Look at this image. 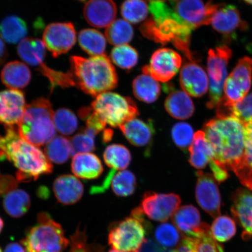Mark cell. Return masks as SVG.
Here are the masks:
<instances>
[{"label":"cell","mask_w":252,"mask_h":252,"mask_svg":"<svg viewBox=\"0 0 252 252\" xmlns=\"http://www.w3.org/2000/svg\"><path fill=\"white\" fill-rule=\"evenodd\" d=\"M134 31L131 25L126 20L119 19L107 28L105 35L107 40L115 46L125 45L133 39Z\"/></svg>","instance_id":"obj_37"},{"label":"cell","mask_w":252,"mask_h":252,"mask_svg":"<svg viewBox=\"0 0 252 252\" xmlns=\"http://www.w3.org/2000/svg\"><path fill=\"white\" fill-rule=\"evenodd\" d=\"M182 62L181 56L174 50L160 49L153 53L149 65H145L142 70L157 81L165 83L178 73Z\"/></svg>","instance_id":"obj_12"},{"label":"cell","mask_w":252,"mask_h":252,"mask_svg":"<svg viewBox=\"0 0 252 252\" xmlns=\"http://www.w3.org/2000/svg\"><path fill=\"white\" fill-rule=\"evenodd\" d=\"M151 1H153V0H151ZM159 1H165V0H159Z\"/></svg>","instance_id":"obj_55"},{"label":"cell","mask_w":252,"mask_h":252,"mask_svg":"<svg viewBox=\"0 0 252 252\" xmlns=\"http://www.w3.org/2000/svg\"><path fill=\"white\" fill-rule=\"evenodd\" d=\"M70 244L68 252H103L104 250V248L99 244H88L86 231H81L78 228L71 236Z\"/></svg>","instance_id":"obj_46"},{"label":"cell","mask_w":252,"mask_h":252,"mask_svg":"<svg viewBox=\"0 0 252 252\" xmlns=\"http://www.w3.org/2000/svg\"><path fill=\"white\" fill-rule=\"evenodd\" d=\"M3 227H4V222L1 217H0V233L1 232Z\"/></svg>","instance_id":"obj_51"},{"label":"cell","mask_w":252,"mask_h":252,"mask_svg":"<svg viewBox=\"0 0 252 252\" xmlns=\"http://www.w3.org/2000/svg\"><path fill=\"white\" fill-rule=\"evenodd\" d=\"M28 33L26 23L16 15L5 17L0 23V36L2 39L9 44L21 42Z\"/></svg>","instance_id":"obj_30"},{"label":"cell","mask_w":252,"mask_h":252,"mask_svg":"<svg viewBox=\"0 0 252 252\" xmlns=\"http://www.w3.org/2000/svg\"><path fill=\"white\" fill-rule=\"evenodd\" d=\"M76 40V31L71 23L50 24L43 32V42L54 58L67 53Z\"/></svg>","instance_id":"obj_13"},{"label":"cell","mask_w":252,"mask_h":252,"mask_svg":"<svg viewBox=\"0 0 252 252\" xmlns=\"http://www.w3.org/2000/svg\"><path fill=\"white\" fill-rule=\"evenodd\" d=\"M0 252H2V250H1V248H0Z\"/></svg>","instance_id":"obj_56"},{"label":"cell","mask_w":252,"mask_h":252,"mask_svg":"<svg viewBox=\"0 0 252 252\" xmlns=\"http://www.w3.org/2000/svg\"><path fill=\"white\" fill-rule=\"evenodd\" d=\"M200 232L194 236H184L175 252H220V245L213 238L210 226L203 223Z\"/></svg>","instance_id":"obj_23"},{"label":"cell","mask_w":252,"mask_h":252,"mask_svg":"<svg viewBox=\"0 0 252 252\" xmlns=\"http://www.w3.org/2000/svg\"><path fill=\"white\" fill-rule=\"evenodd\" d=\"M8 51L5 45L4 40L0 37V66L4 64L7 59Z\"/></svg>","instance_id":"obj_49"},{"label":"cell","mask_w":252,"mask_h":252,"mask_svg":"<svg viewBox=\"0 0 252 252\" xmlns=\"http://www.w3.org/2000/svg\"><path fill=\"white\" fill-rule=\"evenodd\" d=\"M252 80V59L246 56L239 60L226 78L224 94L220 102L229 105L241 101L251 89Z\"/></svg>","instance_id":"obj_10"},{"label":"cell","mask_w":252,"mask_h":252,"mask_svg":"<svg viewBox=\"0 0 252 252\" xmlns=\"http://www.w3.org/2000/svg\"><path fill=\"white\" fill-rule=\"evenodd\" d=\"M25 95L18 90H8L0 92V124L6 127L18 125L23 118L25 108Z\"/></svg>","instance_id":"obj_17"},{"label":"cell","mask_w":252,"mask_h":252,"mask_svg":"<svg viewBox=\"0 0 252 252\" xmlns=\"http://www.w3.org/2000/svg\"><path fill=\"white\" fill-rule=\"evenodd\" d=\"M70 68L66 72L53 70L43 64L38 69L48 78L52 89L56 87H75L90 95L96 97L118 86V74L105 55L84 58L72 56Z\"/></svg>","instance_id":"obj_2"},{"label":"cell","mask_w":252,"mask_h":252,"mask_svg":"<svg viewBox=\"0 0 252 252\" xmlns=\"http://www.w3.org/2000/svg\"><path fill=\"white\" fill-rule=\"evenodd\" d=\"M113 132L111 129L108 128L104 130L103 134V141L105 143H108L109 141L112 140L113 137Z\"/></svg>","instance_id":"obj_50"},{"label":"cell","mask_w":252,"mask_h":252,"mask_svg":"<svg viewBox=\"0 0 252 252\" xmlns=\"http://www.w3.org/2000/svg\"><path fill=\"white\" fill-rule=\"evenodd\" d=\"M134 96L141 101L151 103L156 102L160 94L158 82L148 74L138 76L133 83Z\"/></svg>","instance_id":"obj_31"},{"label":"cell","mask_w":252,"mask_h":252,"mask_svg":"<svg viewBox=\"0 0 252 252\" xmlns=\"http://www.w3.org/2000/svg\"><path fill=\"white\" fill-rule=\"evenodd\" d=\"M217 107V117L233 116L241 121L252 123V92L241 101L234 104L220 102Z\"/></svg>","instance_id":"obj_32"},{"label":"cell","mask_w":252,"mask_h":252,"mask_svg":"<svg viewBox=\"0 0 252 252\" xmlns=\"http://www.w3.org/2000/svg\"><path fill=\"white\" fill-rule=\"evenodd\" d=\"M78 1H81V2H84V1H86V0H78Z\"/></svg>","instance_id":"obj_54"},{"label":"cell","mask_w":252,"mask_h":252,"mask_svg":"<svg viewBox=\"0 0 252 252\" xmlns=\"http://www.w3.org/2000/svg\"><path fill=\"white\" fill-rule=\"evenodd\" d=\"M0 151L18 170L20 181L36 180L52 172L53 165L38 147L23 139L13 127H6L0 135Z\"/></svg>","instance_id":"obj_4"},{"label":"cell","mask_w":252,"mask_h":252,"mask_svg":"<svg viewBox=\"0 0 252 252\" xmlns=\"http://www.w3.org/2000/svg\"><path fill=\"white\" fill-rule=\"evenodd\" d=\"M189 162L194 168L201 169L210 165L214 160V153L212 146L207 141L203 131H198L190 149Z\"/></svg>","instance_id":"obj_25"},{"label":"cell","mask_w":252,"mask_h":252,"mask_svg":"<svg viewBox=\"0 0 252 252\" xmlns=\"http://www.w3.org/2000/svg\"><path fill=\"white\" fill-rule=\"evenodd\" d=\"M103 158L109 168L121 171L130 165L131 155L127 147L121 144H112L104 151Z\"/></svg>","instance_id":"obj_36"},{"label":"cell","mask_w":252,"mask_h":252,"mask_svg":"<svg viewBox=\"0 0 252 252\" xmlns=\"http://www.w3.org/2000/svg\"><path fill=\"white\" fill-rule=\"evenodd\" d=\"M181 203V198L178 194L147 191L143 195L140 207L150 219L163 222L171 218Z\"/></svg>","instance_id":"obj_11"},{"label":"cell","mask_w":252,"mask_h":252,"mask_svg":"<svg viewBox=\"0 0 252 252\" xmlns=\"http://www.w3.org/2000/svg\"><path fill=\"white\" fill-rule=\"evenodd\" d=\"M31 76L27 64L18 61L8 63L1 72L2 83L11 90L23 89L30 84Z\"/></svg>","instance_id":"obj_26"},{"label":"cell","mask_w":252,"mask_h":252,"mask_svg":"<svg viewBox=\"0 0 252 252\" xmlns=\"http://www.w3.org/2000/svg\"><path fill=\"white\" fill-rule=\"evenodd\" d=\"M0 154H3L2 152H1V151H0Z\"/></svg>","instance_id":"obj_57"},{"label":"cell","mask_w":252,"mask_h":252,"mask_svg":"<svg viewBox=\"0 0 252 252\" xmlns=\"http://www.w3.org/2000/svg\"><path fill=\"white\" fill-rule=\"evenodd\" d=\"M118 9L113 0H89L85 5L84 16L93 27L108 28L115 21Z\"/></svg>","instance_id":"obj_19"},{"label":"cell","mask_w":252,"mask_h":252,"mask_svg":"<svg viewBox=\"0 0 252 252\" xmlns=\"http://www.w3.org/2000/svg\"><path fill=\"white\" fill-rule=\"evenodd\" d=\"M91 108L106 125L113 127H120L139 115V110L133 99L111 92L97 95Z\"/></svg>","instance_id":"obj_8"},{"label":"cell","mask_w":252,"mask_h":252,"mask_svg":"<svg viewBox=\"0 0 252 252\" xmlns=\"http://www.w3.org/2000/svg\"><path fill=\"white\" fill-rule=\"evenodd\" d=\"M149 8L144 0H126L121 7V14L128 23L138 24L146 18Z\"/></svg>","instance_id":"obj_39"},{"label":"cell","mask_w":252,"mask_h":252,"mask_svg":"<svg viewBox=\"0 0 252 252\" xmlns=\"http://www.w3.org/2000/svg\"><path fill=\"white\" fill-rule=\"evenodd\" d=\"M175 4L176 14L193 30L210 24L220 5L213 4L212 0L206 4L202 0H178Z\"/></svg>","instance_id":"obj_14"},{"label":"cell","mask_w":252,"mask_h":252,"mask_svg":"<svg viewBox=\"0 0 252 252\" xmlns=\"http://www.w3.org/2000/svg\"><path fill=\"white\" fill-rule=\"evenodd\" d=\"M45 154L50 162L63 164L72 156L70 140L62 135H56L46 144Z\"/></svg>","instance_id":"obj_34"},{"label":"cell","mask_w":252,"mask_h":252,"mask_svg":"<svg viewBox=\"0 0 252 252\" xmlns=\"http://www.w3.org/2000/svg\"><path fill=\"white\" fill-rule=\"evenodd\" d=\"M149 8L152 17L142 25V34L162 45L172 43L184 53L189 61H193L194 57L190 50V37L193 30L174 9L162 1H151Z\"/></svg>","instance_id":"obj_3"},{"label":"cell","mask_w":252,"mask_h":252,"mask_svg":"<svg viewBox=\"0 0 252 252\" xmlns=\"http://www.w3.org/2000/svg\"><path fill=\"white\" fill-rule=\"evenodd\" d=\"M165 108L172 117L179 120L190 118L194 112V104L190 96L181 91L169 94L165 100Z\"/></svg>","instance_id":"obj_28"},{"label":"cell","mask_w":252,"mask_h":252,"mask_svg":"<svg viewBox=\"0 0 252 252\" xmlns=\"http://www.w3.org/2000/svg\"><path fill=\"white\" fill-rule=\"evenodd\" d=\"M194 135L193 128L187 123H178L172 128L171 136L173 143L182 150L187 151L190 149Z\"/></svg>","instance_id":"obj_45"},{"label":"cell","mask_w":252,"mask_h":252,"mask_svg":"<svg viewBox=\"0 0 252 252\" xmlns=\"http://www.w3.org/2000/svg\"><path fill=\"white\" fill-rule=\"evenodd\" d=\"M172 217L174 225L185 236H194L202 227L199 211L193 205L179 207Z\"/></svg>","instance_id":"obj_24"},{"label":"cell","mask_w":252,"mask_h":252,"mask_svg":"<svg viewBox=\"0 0 252 252\" xmlns=\"http://www.w3.org/2000/svg\"><path fill=\"white\" fill-rule=\"evenodd\" d=\"M211 234L217 242H225L231 239L236 234L234 220L226 216L217 217L210 227Z\"/></svg>","instance_id":"obj_41"},{"label":"cell","mask_w":252,"mask_h":252,"mask_svg":"<svg viewBox=\"0 0 252 252\" xmlns=\"http://www.w3.org/2000/svg\"><path fill=\"white\" fill-rule=\"evenodd\" d=\"M96 135L94 131L86 127L81 133L72 137L70 139L72 146V156L92 152L95 149L94 138Z\"/></svg>","instance_id":"obj_44"},{"label":"cell","mask_w":252,"mask_h":252,"mask_svg":"<svg viewBox=\"0 0 252 252\" xmlns=\"http://www.w3.org/2000/svg\"><path fill=\"white\" fill-rule=\"evenodd\" d=\"M232 51L225 45L209 50L207 58V72L209 81V97L207 103L209 109L218 105L223 96V87L228 76V65Z\"/></svg>","instance_id":"obj_9"},{"label":"cell","mask_w":252,"mask_h":252,"mask_svg":"<svg viewBox=\"0 0 252 252\" xmlns=\"http://www.w3.org/2000/svg\"><path fill=\"white\" fill-rule=\"evenodd\" d=\"M231 213L236 222L243 229L242 238H252V193L239 189L232 197Z\"/></svg>","instance_id":"obj_20"},{"label":"cell","mask_w":252,"mask_h":252,"mask_svg":"<svg viewBox=\"0 0 252 252\" xmlns=\"http://www.w3.org/2000/svg\"><path fill=\"white\" fill-rule=\"evenodd\" d=\"M53 191L59 203L64 205L76 203L84 193V187L76 176H59L53 184Z\"/></svg>","instance_id":"obj_22"},{"label":"cell","mask_w":252,"mask_h":252,"mask_svg":"<svg viewBox=\"0 0 252 252\" xmlns=\"http://www.w3.org/2000/svg\"><path fill=\"white\" fill-rule=\"evenodd\" d=\"M110 185L116 196H129L134 193L136 189V178L133 172L124 170L113 176Z\"/></svg>","instance_id":"obj_38"},{"label":"cell","mask_w":252,"mask_h":252,"mask_svg":"<svg viewBox=\"0 0 252 252\" xmlns=\"http://www.w3.org/2000/svg\"><path fill=\"white\" fill-rule=\"evenodd\" d=\"M111 59L118 67L130 70L137 64L138 55L133 47L125 45L116 46L112 50Z\"/></svg>","instance_id":"obj_42"},{"label":"cell","mask_w":252,"mask_h":252,"mask_svg":"<svg viewBox=\"0 0 252 252\" xmlns=\"http://www.w3.org/2000/svg\"><path fill=\"white\" fill-rule=\"evenodd\" d=\"M244 1L248 3V4L252 5V0H244Z\"/></svg>","instance_id":"obj_52"},{"label":"cell","mask_w":252,"mask_h":252,"mask_svg":"<svg viewBox=\"0 0 252 252\" xmlns=\"http://www.w3.org/2000/svg\"><path fill=\"white\" fill-rule=\"evenodd\" d=\"M4 252H28L23 244L13 242L8 244L5 249Z\"/></svg>","instance_id":"obj_48"},{"label":"cell","mask_w":252,"mask_h":252,"mask_svg":"<svg viewBox=\"0 0 252 252\" xmlns=\"http://www.w3.org/2000/svg\"><path fill=\"white\" fill-rule=\"evenodd\" d=\"M54 122L56 130L63 135L73 134L78 128L77 116L68 109L57 110L55 112Z\"/></svg>","instance_id":"obj_43"},{"label":"cell","mask_w":252,"mask_h":252,"mask_svg":"<svg viewBox=\"0 0 252 252\" xmlns=\"http://www.w3.org/2000/svg\"><path fill=\"white\" fill-rule=\"evenodd\" d=\"M120 128L129 143L138 147L149 146L155 133L153 122H145L136 118L125 123Z\"/></svg>","instance_id":"obj_21"},{"label":"cell","mask_w":252,"mask_h":252,"mask_svg":"<svg viewBox=\"0 0 252 252\" xmlns=\"http://www.w3.org/2000/svg\"><path fill=\"white\" fill-rule=\"evenodd\" d=\"M37 223L22 241L28 252H64L70 241L64 230L47 213L37 215Z\"/></svg>","instance_id":"obj_6"},{"label":"cell","mask_w":252,"mask_h":252,"mask_svg":"<svg viewBox=\"0 0 252 252\" xmlns=\"http://www.w3.org/2000/svg\"><path fill=\"white\" fill-rule=\"evenodd\" d=\"M140 207L132 211L130 217L112 225L108 235L113 250L123 252H139L146 239L150 225Z\"/></svg>","instance_id":"obj_7"},{"label":"cell","mask_w":252,"mask_h":252,"mask_svg":"<svg viewBox=\"0 0 252 252\" xmlns=\"http://www.w3.org/2000/svg\"><path fill=\"white\" fill-rule=\"evenodd\" d=\"M213 29L231 40L238 31H247L248 25L242 20L240 12L234 5L220 4L211 21Z\"/></svg>","instance_id":"obj_16"},{"label":"cell","mask_w":252,"mask_h":252,"mask_svg":"<svg viewBox=\"0 0 252 252\" xmlns=\"http://www.w3.org/2000/svg\"><path fill=\"white\" fill-rule=\"evenodd\" d=\"M55 112L51 103L45 97L34 100L27 105L18 124V133L25 140L39 147L55 137Z\"/></svg>","instance_id":"obj_5"},{"label":"cell","mask_w":252,"mask_h":252,"mask_svg":"<svg viewBox=\"0 0 252 252\" xmlns=\"http://www.w3.org/2000/svg\"><path fill=\"white\" fill-rule=\"evenodd\" d=\"M108 252H120L118 251H116L114 250H110Z\"/></svg>","instance_id":"obj_53"},{"label":"cell","mask_w":252,"mask_h":252,"mask_svg":"<svg viewBox=\"0 0 252 252\" xmlns=\"http://www.w3.org/2000/svg\"><path fill=\"white\" fill-rule=\"evenodd\" d=\"M81 48L88 55L97 56L104 55L106 46L105 37L100 32L94 29L82 30L78 34Z\"/></svg>","instance_id":"obj_35"},{"label":"cell","mask_w":252,"mask_h":252,"mask_svg":"<svg viewBox=\"0 0 252 252\" xmlns=\"http://www.w3.org/2000/svg\"><path fill=\"white\" fill-rule=\"evenodd\" d=\"M139 252H175V250H168L152 239H147Z\"/></svg>","instance_id":"obj_47"},{"label":"cell","mask_w":252,"mask_h":252,"mask_svg":"<svg viewBox=\"0 0 252 252\" xmlns=\"http://www.w3.org/2000/svg\"><path fill=\"white\" fill-rule=\"evenodd\" d=\"M31 203L30 195L21 189L9 191L3 200L5 212L13 218H20L24 216L29 210Z\"/></svg>","instance_id":"obj_33"},{"label":"cell","mask_w":252,"mask_h":252,"mask_svg":"<svg viewBox=\"0 0 252 252\" xmlns=\"http://www.w3.org/2000/svg\"><path fill=\"white\" fill-rule=\"evenodd\" d=\"M155 237L159 245L168 249L180 245L184 235L174 225L163 223L156 229Z\"/></svg>","instance_id":"obj_40"},{"label":"cell","mask_w":252,"mask_h":252,"mask_svg":"<svg viewBox=\"0 0 252 252\" xmlns=\"http://www.w3.org/2000/svg\"><path fill=\"white\" fill-rule=\"evenodd\" d=\"M196 198L198 204L213 218L220 216L221 199L216 180L213 174L198 171Z\"/></svg>","instance_id":"obj_15"},{"label":"cell","mask_w":252,"mask_h":252,"mask_svg":"<svg viewBox=\"0 0 252 252\" xmlns=\"http://www.w3.org/2000/svg\"><path fill=\"white\" fill-rule=\"evenodd\" d=\"M43 41L33 37L25 38L19 43L17 53L27 64L34 67H41L44 63L46 50Z\"/></svg>","instance_id":"obj_29"},{"label":"cell","mask_w":252,"mask_h":252,"mask_svg":"<svg viewBox=\"0 0 252 252\" xmlns=\"http://www.w3.org/2000/svg\"><path fill=\"white\" fill-rule=\"evenodd\" d=\"M75 176L84 179H96L101 175L103 168L99 158L91 153L78 154L71 162Z\"/></svg>","instance_id":"obj_27"},{"label":"cell","mask_w":252,"mask_h":252,"mask_svg":"<svg viewBox=\"0 0 252 252\" xmlns=\"http://www.w3.org/2000/svg\"><path fill=\"white\" fill-rule=\"evenodd\" d=\"M203 130L217 164L234 172L252 190V123L233 116L217 117L206 123Z\"/></svg>","instance_id":"obj_1"},{"label":"cell","mask_w":252,"mask_h":252,"mask_svg":"<svg viewBox=\"0 0 252 252\" xmlns=\"http://www.w3.org/2000/svg\"><path fill=\"white\" fill-rule=\"evenodd\" d=\"M180 83L183 90L189 95L199 97L207 92L209 77L201 66L192 61L183 66Z\"/></svg>","instance_id":"obj_18"}]
</instances>
